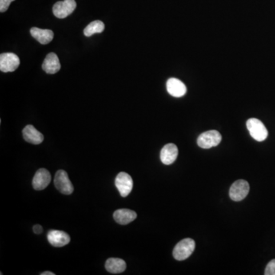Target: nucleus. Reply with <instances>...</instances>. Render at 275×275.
<instances>
[{
	"label": "nucleus",
	"mask_w": 275,
	"mask_h": 275,
	"mask_svg": "<svg viewBox=\"0 0 275 275\" xmlns=\"http://www.w3.org/2000/svg\"><path fill=\"white\" fill-rule=\"evenodd\" d=\"M195 250V241L192 239H184L173 248V256L177 261H184L191 256Z\"/></svg>",
	"instance_id": "1"
},
{
	"label": "nucleus",
	"mask_w": 275,
	"mask_h": 275,
	"mask_svg": "<svg viewBox=\"0 0 275 275\" xmlns=\"http://www.w3.org/2000/svg\"><path fill=\"white\" fill-rule=\"evenodd\" d=\"M247 129L254 139L263 141L266 139L268 132L262 121L256 118L249 119L246 122Z\"/></svg>",
	"instance_id": "2"
},
{
	"label": "nucleus",
	"mask_w": 275,
	"mask_h": 275,
	"mask_svg": "<svg viewBox=\"0 0 275 275\" xmlns=\"http://www.w3.org/2000/svg\"><path fill=\"white\" fill-rule=\"evenodd\" d=\"M222 136L218 131L209 130L200 135L197 138V145L204 149L217 146L221 142Z\"/></svg>",
	"instance_id": "3"
},
{
	"label": "nucleus",
	"mask_w": 275,
	"mask_h": 275,
	"mask_svg": "<svg viewBox=\"0 0 275 275\" xmlns=\"http://www.w3.org/2000/svg\"><path fill=\"white\" fill-rule=\"evenodd\" d=\"M249 184L245 180H238L232 184L229 189V197L233 201H241L249 193Z\"/></svg>",
	"instance_id": "4"
},
{
	"label": "nucleus",
	"mask_w": 275,
	"mask_h": 275,
	"mask_svg": "<svg viewBox=\"0 0 275 275\" xmlns=\"http://www.w3.org/2000/svg\"><path fill=\"white\" fill-rule=\"evenodd\" d=\"M54 185L63 194L69 195L73 193V184L65 171L59 170L57 172L54 177Z\"/></svg>",
	"instance_id": "5"
},
{
	"label": "nucleus",
	"mask_w": 275,
	"mask_h": 275,
	"mask_svg": "<svg viewBox=\"0 0 275 275\" xmlns=\"http://www.w3.org/2000/svg\"><path fill=\"white\" fill-rule=\"evenodd\" d=\"M115 184L122 197H126L132 192L133 188L132 177L125 172H120L118 175L116 176Z\"/></svg>",
	"instance_id": "6"
},
{
	"label": "nucleus",
	"mask_w": 275,
	"mask_h": 275,
	"mask_svg": "<svg viewBox=\"0 0 275 275\" xmlns=\"http://www.w3.org/2000/svg\"><path fill=\"white\" fill-rule=\"evenodd\" d=\"M77 7L75 0H64L57 2L53 6V13L58 18H65L72 14Z\"/></svg>",
	"instance_id": "7"
},
{
	"label": "nucleus",
	"mask_w": 275,
	"mask_h": 275,
	"mask_svg": "<svg viewBox=\"0 0 275 275\" xmlns=\"http://www.w3.org/2000/svg\"><path fill=\"white\" fill-rule=\"evenodd\" d=\"M19 65V58L16 54L3 53L0 55V70L4 73L15 71Z\"/></svg>",
	"instance_id": "8"
},
{
	"label": "nucleus",
	"mask_w": 275,
	"mask_h": 275,
	"mask_svg": "<svg viewBox=\"0 0 275 275\" xmlns=\"http://www.w3.org/2000/svg\"><path fill=\"white\" fill-rule=\"evenodd\" d=\"M52 181L50 172L45 168H40L34 174L33 186L36 190H42L49 186Z\"/></svg>",
	"instance_id": "9"
},
{
	"label": "nucleus",
	"mask_w": 275,
	"mask_h": 275,
	"mask_svg": "<svg viewBox=\"0 0 275 275\" xmlns=\"http://www.w3.org/2000/svg\"><path fill=\"white\" fill-rule=\"evenodd\" d=\"M48 240L51 245L54 247H63L70 241V237L68 233L63 231L51 230L48 233Z\"/></svg>",
	"instance_id": "10"
},
{
	"label": "nucleus",
	"mask_w": 275,
	"mask_h": 275,
	"mask_svg": "<svg viewBox=\"0 0 275 275\" xmlns=\"http://www.w3.org/2000/svg\"><path fill=\"white\" fill-rule=\"evenodd\" d=\"M178 155V149L177 145L173 143H169L163 147L161 151V161L166 165H172L177 159Z\"/></svg>",
	"instance_id": "11"
},
{
	"label": "nucleus",
	"mask_w": 275,
	"mask_h": 275,
	"mask_svg": "<svg viewBox=\"0 0 275 275\" xmlns=\"http://www.w3.org/2000/svg\"><path fill=\"white\" fill-rule=\"evenodd\" d=\"M167 90L173 97H181L187 93L185 84L177 78H170L167 82Z\"/></svg>",
	"instance_id": "12"
},
{
	"label": "nucleus",
	"mask_w": 275,
	"mask_h": 275,
	"mask_svg": "<svg viewBox=\"0 0 275 275\" xmlns=\"http://www.w3.org/2000/svg\"><path fill=\"white\" fill-rule=\"evenodd\" d=\"M24 139L33 145H39L44 141V136L33 125H28L22 131Z\"/></svg>",
	"instance_id": "13"
},
{
	"label": "nucleus",
	"mask_w": 275,
	"mask_h": 275,
	"mask_svg": "<svg viewBox=\"0 0 275 275\" xmlns=\"http://www.w3.org/2000/svg\"><path fill=\"white\" fill-rule=\"evenodd\" d=\"M42 69L49 74H54L61 69L59 58L54 53H50L45 57L42 64Z\"/></svg>",
	"instance_id": "14"
},
{
	"label": "nucleus",
	"mask_w": 275,
	"mask_h": 275,
	"mask_svg": "<svg viewBox=\"0 0 275 275\" xmlns=\"http://www.w3.org/2000/svg\"><path fill=\"white\" fill-rule=\"evenodd\" d=\"M113 217L118 223L121 225H127L137 218V214L135 211L131 209H120L115 211Z\"/></svg>",
	"instance_id": "15"
},
{
	"label": "nucleus",
	"mask_w": 275,
	"mask_h": 275,
	"mask_svg": "<svg viewBox=\"0 0 275 275\" xmlns=\"http://www.w3.org/2000/svg\"><path fill=\"white\" fill-rule=\"evenodd\" d=\"M30 33L33 38L41 45H48L54 38V33L49 29H41L34 27L31 29Z\"/></svg>",
	"instance_id": "16"
},
{
	"label": "nucleus",
	"mask_w": 275,
	"mask_h": 275,
	"mask_svg": "<svg viewBox=\"0 0 275 275\" xmlns=\"http://www.w3.org/2000/svg\"><path fill=\"white\" fill-rule=\"evenodd\" d=\"M105 267L109 273H122L126 269V263L122 259L110 258L105 261Z\"/></svg>",
	"instance_id": "17"
},
{
	"label": "nucleus",
	"mask_w": 275,
	"mask_h": 275,
	"mask_svg": "<svg viewBox=\"0 0 275 275\" xmlns=\"http://www.w3.org/2000/svg\"><path fill=\"white\" fill-rule=\"evenodd\" d=\"M105 29V25L103 22H101L100 20H96L94 22L86 26L84 29V33L86 37H90L93 34H97V33H102Z\"/></svg>",
	"instance_id": "18"
},
{
	"label": "nucleus",
	"mask_w": 275,
	"mask_h": 275,
	"mask_svg": "<svg viewBox=\"0 0 275 275\" xmlns=\"http://www.w3.org/2000/svg\"><path fill=\"white\" fill-rule=\"evenodd\" d=\"M265 275H275V259H273L267 264L266 268L264 271Z\"/></svg>",
	"instance_id": "19"
},
{
	"label": "nucleus",
	"mask_w": 275,
	"mask_h": 275,
	"mask_svg": "<svg viewBox=\"0 0 275 275\" xmlns=\"http://www.w3.org/2000/svg\"><path fill=\"white\" fill-rule=\"evenodd\" d=\"M13 0H0V12L5 13L9 9Z\"/></svg>",
	"instance_id": "20"
},
{
	"label": "nucleus",
	"mask_w": 275,
	"mask_h": 275,
	"mask_svg": "<svg viewBox=\"0 0 275 275\" xmlns=\"http://www.w3.org/2000/svg\"><path fill=\"white\" fill-rule=\"evenodd\" d=\"M33 231L35 234H41V232H43V228L41 225H35L33 227Z\"/></svg>",
	"instance_id": "21"
},
{
	"label": "nucleus",
	"mask_w": 275,
	"mask_h": 275,
	"mask_svg": "<svg viewBox=\"0 0 275 275\" xmlns=\"http://www.w3.org/2000/svg\"><path fill=\"white\" fill-rule=\"evenodd\" d=\"M41 275H54L55 274L52 272H45L41 274Z\"/></svg>",
	"instance_id": "22"
},
{
	"label": "nucleus",
	"mask_w": 275,
	"mask_h": 275,
	"mask_svg": "<svg viewBox=\"0 0 275 275\" xmlns=\"http://www.w3.org/2000/svg\"><path fill=\"white\" fill-rule=\"evenodd\" d=\"M13 1H15V0H13Z\"/></svg>",
	"instance_id": "23"
}]
</instances>
